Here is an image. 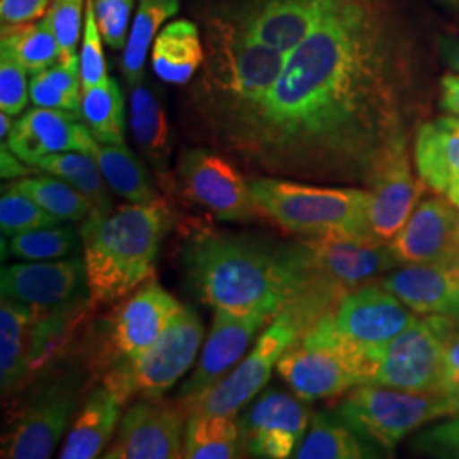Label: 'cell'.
Wrapping results in <instances>:
<instances>
[{
    "label": "cell",
    "instance_id": "30",
    "mask_svg": "<svg viewBox=\"0 0 459 459\" xmlns=\"http://www.w3.org/2000/svg\"><path fill=\"white\" fill-rule=\"evenodd\" d=\"M130 87V128L136 145L155 169H167L170 157V126L164 104L147 83Z\"/></svg>",
    "mask_w": 459,
    "mask_h": 459
},
{
    "label": "cell",
    "instance_id": "31",
    "mask_svg": "<svg viewBox=\"0 0 459 459\" xmlns=\"http://www.w3.org/2000/svg\"><path fill=\"white\" fill-rule=\"evenodd\" d=\"M246 446L237 415L195 413L184 430V458H242Z\"/></svg>",
    "mask_w": 459,
    "mask_h": 459
},
{
    "label": "cell",
    "instance_id": "23",
    "mask_svg": "<svg viewBox=\"0 0 459 459\" xmlns=\"http://www.w3.org/2000/svg\"><path fill=\"white\" fill-rule=\"evenodd\" d=\"M81 119L82 115L77 113L36 106L13 126L7 138L9 148L24 164L31 167L53 153H89L96 138Z\"/></svg>",
    "mask_w": 459,
    "mask_h": 459
},
{
    "label": "cell",
    "instance_id": "38",
    "mask_svg": "<svg viewBox=\"0 0 459 459\" xmlns=\"http://www.w3.org/2000/svg\"><path fill=\"white\" fill-rule=\"evenodd\" d=\"M9 186L31 197L41 208L62 221L65 220L82 223L94 212V206L82 193L56 176L19 178Z\"/></svg>",
    "mask_w": 459,
    "mask_h": 459
},
{
    "label": "cell",
    "instance_id": "19",
    "mask_svg": "<svg viewBox=\"0 0 459 459\" xmlns=\"http://www.w3.org/2000/svg\"><path fill=\"white\" fill-rule=\"evenodd\" d=\"M368 229L379 240L390 242L407 223L427 186L411 170L407 142L400 138L385 153L368 186Z\"/></svg>",
    "mask_w": 459,
    "mask_h": 459
},
{
    "label": "cell",
    "instance_id": "16",
    "mask_svg": "<svg viewBox=\"0 0 459 459\" xmlns=\"http://www.w3.org/2000/svg\"><path fill=\"white\" fill-rule=\"evenodd\" d=\"M273 320L274 318L265 313L235 315L214 308L212 333L203 347L196 369L176 396L184 413L229 375L231 366L244 358L255 333Z\"/></svg>",
    "mask_w": 459,
    "mask_h": 459
},
{
    "label": "cell",
    "instance_id": "40",
    "mask_svg": "<svg viewBox=\"0 0 459 459\" xmlns=\"http://www.w3.org/2000/svg\"><path fill=\"white\" fill-rule=\"evenodd\" d=\"M82 246L81 230L48 227L19 233L11 238V254L24 261H58L74 257Z\"/></svg>",
    "mask_w": 459,
    "mask_h": 459
},
{
    "label": "cell",
    "instance_id": "20",
    "mask_svg": "<svg viewBox=\"0 0 459 459\" xmlns=\"http://www.w3.org/2000/svg\"><path fill=\"white\" fill-rule=\"evenodd\" d=\"M182 308L181 303L155 281L138 290L117 310L111 324V347L121 358L113 368L140 359L160 341Z\"/></svg>",
    "mask_w": 459,
    "mask_h": 459
},
{
    "label": "cell",
    "instance_id": "9",
    "mask_svg": "<svg viewBox=\"0 0 459 459\" xmlns=\"http://www.w3.org/2000/svg\"><path fill=\"white\" fill-rule=\"evenodd\" d=\"M204 328L193 308H182L160 341L140 359L113 368L104 385L111 388L123 405L134 394L162 398L181 379L196 359Z\"/></svg>",
    "mask_w": 459,
    "mask_h": 459
},
{
    "label": "cell",
    "instance_id": "1",
    "mask_svg": "<svg viewBox=\"0 0 459 459\" xmlns=\"http://www.w3.org/2000/svg\"><path fill=\"white\" fill-rule=\"evenodd\" d=\"M407 53L388 0H339L257 104L210 128L274 178L369 186L403 133Z\"/></svg>",
    "mask_w": 459,
    "mask_h": 459
},
{
    "label": "cell",
    "instance_id": "25",
    "mask_svg": "<svg viewBox=\"0 0 459 459\" xmlns=\"http://www.w3.org/2000/svg\"><path fill=\"white\" fill-rule=\"evenodd\" d=\"M413 160L427 189L459 208V116L424 123L415 136Z\"/></svg>",
    "mask_w": 459,
    "mask_h": 459
},
{
    "label": "cell",
    "instance_id": "8",
    "mask_svg": "<svg viewBox=\"0 0 459 459\" xmlns=\"http://www.w3.org/2000/svg\"><path fill=\"white\" fill-rule=\"evenodd\" d=\"M301 244L308 264L307 293L330 308L400 264L390 242L368 231H330Z\"/></svg>",
    "mask_w": 459,
    "mask_h": 459
},
{
    "label": "cell",
    "instance_id": "5",
    "mask_svg": "<svg viewBox=\"0 0 459 459\" xmlns=\"http://www.w3.org/2000/svg\"><path fill=\"white\" fill-rule=\"evenodd\" d=\"M379 354L349 342L327 315L282 354L278 371L305 402L333 398L359 385H373Z\"/></svg>",
    "mask_w": 459,
    "mask_h": 459
},
{
    "label": "cell",
    "instance_id": "53",
    "mask_svg": "<svg viewBox=\"0 0 459 459\" xmlns=\"http://www.w3.org/2000/svg\"><path fill=\"white\" fill-rule=\"evenodd\" d=\"M444 4H447V5H458L459 0H441Z\"/></svg>",
    "mask_w": 459,
    "mask_h": 459
},
{
    "label": "cell",
    "instance_id": "14",
    "mask_svg": "<svg viewBox=\"0 0 459 459\" xmlns=\"http://www.w3.org/2000/svg\"><path fill=\"white\" fill-rule=\"evenodd\" d=\"M184 419L178 402L142 398L119 422L115 443L104 459L184 458Z\"/></svg>",
    "mask_w": 459,
    "mask_h": 459
},
{
    "label": "cell",
    "instance_id": "6",
    "mask_svg": "<svg viewBox=\"0 0 459 459\" xmlns=\"http://www.w3.org/2000/svg\"><path fill=\"white\" fill-rule=\"evenodd\" d=\"M264 214L291 233L316 237L330 231H368V187H325L284 178L248 179Z\"/></svg>",
    "mask_w": 459,
    "mask_h": 459
},
{
    "label": "cell",
    "instance_id": "21",
    "mask_svg": "<svg viewBox=\"0 0 459 459\" xmlns=\"http://www.w3.org/2000/svg\"><path fill=\"white\" fill-rule=\"evenodd\" d=\"M0 293L41 308L89 301L85 263L74 255L55 263L7 265L0 273Z\"/></svg>",
    "mask_w": 459,
    "mask_h": 459
},
{
    "label": "cell",
    "instance_id": "39",
    "mask_svg": "<svg viewBox=\"0 0 459 459\" xmlns=\"http://www.w3.org/2000/svg\"><path fill=\"white\" fill-rule=\"evenodd\" d=\"M2 43L9 47L17 62L31 75L60 60L58 41L47 14L36 22L9 28V33L2 36Z\"/></svg>",
    "mask_w": 459,
    "mask_h": 459
},
{
    "label": "cell",
    "instance_id": "35",
    "mask_svg": "<svg viewBox=\"0 0 459 459\" xmlns=\"http://www.w3.org/2000/svg\"><path fill=\"white\" fill-rule=\"evenodd\" d=\"M36 169L45 170L51 176L74 186L79 193L91 201L94 212L102 214L111 213L113 201L109 196V186L104 179L98 162L91 153L85 152H64L43 157Z\"/></svg>",
    "mask_w": 459,
    "mask_h": 459
},
{
    "label": "cell",
    "instance_id": "11",
    "mask_svg": "<svg viewBox=\"0 0 459 459\" xmlns=\"http://www.w3.org/2000/svg\"><path fill=\"white\" fill-rule=\"evenodd\" d=\"M305 333V328L295 315L282 310L264 330L254 349L242 358L238 366L230 371L212 392L201 396L187 411L195 413L237 415L247 403L255 398L269 383L282 354Z\"/></svg>",
    "mask_w": 459,
    "mask_h": 459
},
{
    "label": "cell",
    "instance_id": "48",
    "mask_svg": "<svg viewBox=\"0 0 459 459\" xmlns=\"http://www.w3.org/2000/svg\"><path fill=\"white\" fill-rule=\"evenodd\" d=\"M49 0H0V17L4 28H16L34 22L43 16Z\"/></svg>",
    "mask_w": 459,
    "mask_h": 459
},
{
    "label": "cell",
    "instance_id": "45",
    "mask_svg": "<svg viewBox=\"0 0 459 459\" xmlns=\"http://www.w3.org/2000/svg\"><path fill=\"white\" fill-rule=\"evenodd\" d=\"M99 31L104 43L113 49H125L134 0H92Z\"/></svg>",
    "mask_w": 459,
    "mask_h": 459
},
{
    "label": "cell",
    "instance_id": "7",
    "mask_svg": "<svg viewBox=\"0 0 459 459\" xmlns=\"http://www.w3.org/2000/svg\"><path fill=\"white\" fill-rule=\"evenodd\" d=\"M459 398L436 392H405L381 385H359L339 402L335 415L375 453H394L396 444L419 427L453 417Z\"/></svg>",
    "mask_w": 459,
    "mask_h": 459
},
{
    "label": "cell",
    "instance_id": "17",
    "mask_svg": "<svg viewBox=\"0 0 459 459\" xmlns=\"http://www.w3.org/2000/svg\"><path fill=\"white\" fill-rule=\"evenodd\" d=\"M298 398L265 390L247 407L240 429L248 456L284 459L295 455L310 424V411Z\"/></svg>",
    "mask_w": 459,
    "mask_h": 459
},
{
    "label": "cell",
    "instance_id": "36",
    "mask_svg": "<svg viewBox=\"0 0 459 459\" xmlns=\"http://www.w3.org/2000/svg\"><path fill=\"white\" fill-rule=\"evenodd\" d=\"M81 115L99 143H125V99L115 79L82 91Z\"/></svg>",
    "mask_w": 459,
    "mask_h": 459
},
{
    "label": "cell",
    "instance_id": "32",
    "mask_svg": "<svg viewBox=\"0 0 459 459\" xmlns=\"http://www.w3.org/2000/svg\"><path fill=\"white\" fill-rule=\"evenodd\" d=\"M89 153L94 157L108 186L117 196L136 204L160 201L148 178L147 169L125 143L106 145L96 140Z\"/></svg>",
    "mask_w": 459,
    "mask_h": 459
},
{
    "label": "cell",
    "instance_id": "29",
    "mask_svg": "<svg viewBox=\"0 0 459 459\" xmlns=\"http://www.w3.org/2000/svg\"><path fill=\"white\" fill-rule=\"evenodd\" d=\"M34 308L28 303L2 298L0 305V383L11 394L30 377L28 354L31 344Z\"/></svg>",
    "mask_w": 459,
    "mask_h": 459
},
{
    "label": "cell",
    "instance_id": "37",
    "mask_svg": "<svg viewBox=\"0 0 459 459\" xmlns=\"http://www.w3.org/2000/svg\"><path fill=\"white\" fill-rule=\"evenodd\" d=\"M30 99L38 108L81 115V56L74 60H58L56 64L34 74L30 82Z\"/></svg>",
    "mask_w": 459,
    "mask_h": 459
},
{
    "label": "cell",
    "instance_id": "50",
    "mask_svg": "<svg viewBox=\"0 0 459 459\" xmlns=\"http://www.w3.org/2000/svg\"><path fill=\"white\" fill-rule=\"evenodd\" d=\"M441 104L449 115L459 116V74L441 79Z\"/></svg>",
    "mask_w": 459,
    "mask_h": 459
},
{
    "label": "cell",
    "instance_id": "24",
    "mask_svg": "<svg viewBox=\"0 0 459 459\" xmlns=\"http://www.w3.org/2000/svg\"><path fill=\"white\" fill-rule=\"evenodd\" d=\"M381 284L417 315H446L459 320V257L403 265L388 273Z\"/></svg>",
    "mask_w": 459,
    "mask_h": 459
},
{
    "label": "cell",
    "instance_id": "3",
    "mask_svg": "<svg viewBox=\"0 0 459 459\" xmlns=\"http://www.w3.org/2000/svg\"><path fill=\"white\" fill-rule=\"evenodd\" d=\"M162 201L125 204L109 214L92 212L81 225L91 307L117 301L153 274L169 230Z\"/></svg>",
    "mask_w": 459,
    "mask_h": 459
},
{
    "label": "cell",
    "instance_id": "27",
    "mask_svg": "<svg viewBox=\"0 0 459 459\" xmlns=\"http://www.w3.org/2000/svg\"><path fill=\"white\" fill-rule=\"evenodd\" d=\"M89 307V301L56 308L33 307L34 324L28 354L30 377L47 371L55 362L60 361L62 356H65L66 351L75 341V333Z\"/></svg>",
    "mask_w": 459,
    "mask_h": 459
},
{
    "label": "cell",
    "instance_id": "33",
    "mask_svg": "<svg viewBox=\"0 0 459 459\" xmlns=\"http://www.w3.org/2000/svg\"><path fill=\"white\" fill-rule=\"evenodd\" d=\"M181 9V0H138L132 31L121 60V70L128 85L143 81V65L148 51L170 17Z\"/></svg>",
    "mask_w": 459,
    "mask_h": 459
},
{
    "label": "cell",
    "instance_id": "51",
    "mask_svg": "<svg viewBox=\"0 0 459 459\" xmlns=\"http://www.w3.org/2000/svg\"><path fill=\"white\" fill-rule=\"evenodd\" d=\"M441 53L446 65L459 74V38L458 39H444Z\"/></svg>",
    "mask_w": 459,
    "mask_h": 459
},
{
    "label": "cell",
    "instance_id": "28",
    "mask_svg": "<svg viewBox=\"0 0 459 459\" xmlns=\"http://www.w3.org/2000/svg\"><path fill=\"white\" fill-rule=\"evenodd\" d=\"M204 62L196 24L178 19L165 24L152 45V68L162 82L186 85Z\"/></svg>",
    "mask_w": 459,
    "mask_h": 459
},
{
    "label": "cell",
    "instance_id": "43",
    "mask_svg": "<svg viewBox=\"0 0 459 459\" xmlns=\"http://www.w3.org/2000/svg\"><path fill=\"white\" fill-rule=\"evenodd\" d=\"M100 41H102V34L99 31L94 5H92V0H87L85 16H83L82 48H81L82 91L96 87L106 79H109Z\"/></svg>",
    "mask_w": 459,
    "mask_h": 459
},
{
    "label": "cell",
    "instance_id": "41",
    "mask_svg": "<svg viewBox=\"0 0 459 459\" xmlns=\"http://www.w3.org/2000/svg\"><path fill=\"white\" fill-rule=\"evenodd\" d=\"M62 220L48 213L31 197L7 184L0 197V229L4 237H16L31 230L58 227Z\"/></svg>",
    "mask_w": 459,
    "mask_h": 459
},
{
    "label": "cell",
    "instance_id": "15",
    "mask_svg": "<svg viewBox=\"0 0 459 459\" xmlns=\"http://www.w3.org/2000/svg\"><path fill=\"white\" fill-rule=\"evenodd\" d=\"M415 318L417 313L381 282L351 291L330 313L333 328L349 342L369 352H381Z\"/></svg>",
    "mask_w": 459,
    "mask_h": 459
},
{
    "label": "cell",
    "instance_id": "13",
    "mask_svg": "<svg viewBox=\"0 0 459 459\" xmlns=\"http://www.w3.org/2000/svg\"><path fill=\"white\" fill-rule=\"evenodd\" d=\"M79 403V377L64 375L43 383L11 422L2 441V458L51 456Z\"/></svg>",
    "mask_w": 459,
    "mask_h": 459
},
{
    "label": "cell",
    "instance_id": "34",
    "mask_svg": "<svg viewBox=\"0 0 459 459\" xmlns=\"http://www.w3.org/2000/svg\"><path fill=\"white\" fill-rule=\"evenodd\" d=\"M377 456L361 437L333 413L313 415L308 434L298 446L296 459H361Z\"/></svg>",
    "mask_w": 459,
    "mask_h": 459
},
{
    "label": "cell",
    "instance_id": "46",
    "mask_svg": "<svg viewBox=\"0 0 459 459\" xmlns=\"http://www.w3.org/2000/svg\"><path fill=\"white\" fill-rule=\"evenodd\" d=\"M419 449L429 455L459 458V411L453 417H447L444 424L424 432L419 437Z\"/></svg>",
    "mask_w": 459,
    "mask_h": 459
},
{
    "label": "cell",
    "instance_id": "42",
    "mask_svg": "<svg viewBox=\"0 0 459 459\" xmlns=\"http://www.w3.org/2000/svg\"><path fill=\"white\" fill-rule=\"evenodd\" d=\"M83 0H51L47 16L58 41L60 60L79 58L77 47L83 31Z\"/></svg>",
    "mask_w": 459,
    "mask_h": 459
},
{
    "label": "cell",
    "instance_id": "49",
    "mask_svg": "<svg viewBox=\"0 0 459 459\" xmlns=\"http://www.w3.org/2000/svg\"><path fill=\"white\" fill-rule=\"evenodd\" d=\"M0 162H2V179H19L26 178L28 174L33 172V169L24 167L21 164V159L11 148H5V142H2V153H0Z\"/></svg>",
    "mask_w": 459,
    "mask_h": 459
},
{
    "label": "cell",
    "instance_id": "26",
    "mask_svg": "<svg viewBox=\"0 0 459 459\" xmlns=\"http://www.w3.org/2000/svg\"><path fill=\"white\" fill-rule=\"evenodd\" d=\"M123 402L106 385L89 394L60 453L62 459H94L113 439Z\"/></svg>",
    "mask_w": 459,
    "mask_h": 459
},
{
    "label": "cell",
    "instance_id": "52",
    "mask_svg": "<svg viewBox=\"0 0 459 459\" xmlns=\"http://www.w3.org/2000/svg\"><path fill=\"white\" fill-rule=\"evenodd\" d=\"M13 126H14V125L11 123V116L2 113V115H0V138H2V142H5V138L11 134Z\"/></svg>",
    "mask_w": 459,
    "mask_h": 459
},
{
    "label": "cell",
    "instance_id": "10",
    "mask_svg": "<svg viewBox=\"0 0 459 459\" xmlns=\"http://www.w3.org/2000/svg\"><path fill=\"white\" fill-rule=\"evenodd\" d=\"M453 316L420 315L383 347L373 385L405 392H436Z\"/></svg>",
    "mask_w": 459,
    "mask_h": 459
},
{
    "label": "cell",
    "instance_id": "18",
    "mask_svg": "<svg viewBox=\"0 0 459 459\" xmlns=\"http://www.w3.org/2000/svg\"><path fill=\"white\" fill-rule=\"evenodd\" d=\"M339 0H244L230 21L264 45L288 55L312 33Z\"/></svg>",
    "mask_w": 459,
    "mask_h": 459
},
{
    "label": "cell",
    "instance_id": "12",
    "mask_svg": "<svg viewBox=\"0 0 459 459\" xmlns=\"http://www.w3.org/2000/svg\"><path fill=\"white\" fill-rule=\"evenodd\" d=\"M179 193L221 221L263 216L250 184L225 157L208 148L182 150L176 167Z\"/></svg>",
    "mask_w": 459,
    "mask_h": 459
},
{
    "label": "cell",
    "instance_id": "4",
    "mask_svg": "<svg viewBox=\"0 0 459 459\" xmlns=\"http://www.w3.org/2000/svg\"><path fill=\"white\" fill-rule=\"evenodd\" d=\"M284 53L238 30L229 17L208 28L203 77L197 81V113L208 128L246 111L269 94L279 79Z\"/></svg>",
    "mask_w": 459,
    "mask_h": 459
},
{
    "label": "cell",
    "instance_id": "2",
    "mask_svg": "<svg viewBox=\"0 0 459 459\" xmlns=\"http://www.w3.org/2000/svg\"><path fill=\"white\" fill-rule=\"evenodd\" d=\"M182 235V273L199 299L213 308L276 318L305 291L308 271L301 242L276 246L199 225Z\"/></svg>",
    "mask_w": 459,
    "mask_h": 459
},
{
    "label": "cell",
    "instance_id": "44",
    "mask_svg": "<svg viewBox=\"0 0 459 459\" xmlns=\"http://www.w3.org/2000/svg\"><path fill=\"white\" fill-rule=\"evenodd\" d=\"M26 68L21 65L7 45L0 43V109L9 116L24 111L30 99Z\"/></svg>",
    "mask_w": 459,
    "mask_h": 459
},
{
    "label": "cell",
    "instance_id": "47",
    "mask_svg": "<svg viewBox=\"0 0 459 459\" xmlns=\"http://www.w3.org/2000/svg\"><path fill=\"white\" fill-rule=\"evenodd\" d=\"M436 394L459 398V320H455V325L446 339L443 366Z\"/></svg>",
    "mask_w": 459,
    "mask_h": 459
},
{
    "label": "cell",
    "instance_id": "22",
    "mask_svg": "<svg viewBox=\"0 0 459 459\" xmlns=\"http://www.w3.org/2000/svg\"><path fill=\"white\" fill-rule=\"evenodd\" d=\"M403 265L434 264L459 257V208L441 196L422 201L390 240Z\"/></svg>",
    "mask_w": 459,
    "mask_h": 459
}]
</instances>
